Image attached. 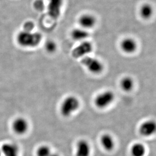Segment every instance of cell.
I'll use <instances>...</instances> for the list:
<instances>
[{
    "label": "cell",
    "mask_w": 156,
    "mask_h": 156,
    "mask_svg": "<svg viewBox=\"0 0 156 156\" xmlns=\"http://www.w3.org/2000/svg\"><path fill=\"white\" fill-rule=\"evenodd\" d=\"M42 36L40 33L23 30L18 34L17 41L20 46L24 47H34L41 42Z\"/></svg>",
    "instance_id": "cell-1"
},
{
    "label": "cell",
    "mask_w": 156,
    "mask_h": 156,
    "mask_svg": "<svg viewBox=\"0 0 156 156\" xmlns=\"http://www.w3.org/2000/svg\"><path fill=\"white\" fill-rule=\"evenodd\" d=\"M80 102L74 96H69L64 100L60 107L61 113L64 117H68L78 110Z\"/></svg>",
    "instance_id": "cell-2"
},
{
    "label": "cell",
    "mask_w": 156,
    "mask_h": 156,
    "mask_svg": "<svg viewBox=\"0 0 156 156\" xmlns=\"http://www.w3.org/2000/svg\"><path fill=\"white\" fill-rule=\"evenodd\" d=\"M81 63L92 73H100L104 69L103 65L100 61L90 56H87L81 58Z\"/></svg>",
    "instance_id": "cell-3"
},
{
    "label": "cell",
    "mask_w": 156,
    "mask_h": 156,
    "mask_svg": "<svg viewBox=\"0 0 156 156\" xmlns=\"http://www.w3.org/2000/svg\"><path fill=\"white\" fill-rule=\"evenodd\" d=\"M115 99V95L112 91L106 90L101 93L94 99V104L100 109H104L110 106Z\"/></svg>",
    "instance_id": "cell-4"
},
{
    "label": "cell",
    "mask_w": 156,
    "mask_h": 156,
    "mask_svg": "<svg viewBox=\"0 0 156 156\" xmlns=\"http://www.w3.org/2000/svg\"><path fill=\"white\" fill-rule=\"evenodd\" d=\"M93 50V44L90 41H84L72 50V56L75 59L83 58L87 56Z\"/></svg>",
    "instance_id": "cell-5"
},
{
    "label": "cell",
    "mask_w": 156,
    "mask_h": 156,
    "mask_svg": "<svg viewBox=\"0 0 156 156\" xmlns=\"http://www.w3.org/2000/svg\"><path fill=\"white\" fill-rule=\"evenodd\" d=\"M12 127L15 133L22 135L25 134L28 131L29 123L25 118L18 117L14 120L12 123Z\"/></svg>",
    "instance_id": "cell-6"
},
{
    "label": "cell",
    "mask_w": 156,
    "mask_h": 156,
    "mask_svg": "<svg viewBox=\"0 0 156 156\" xmlns=\"http://www.w3.org/2000/svg\"><path fill=\"white\" fill-rule=\"evenodd\" d=\"M63 0H49L48 13L50 17L57 19L60 15Z\"/></svg>",
    "instance_id": "cell-7"
},
{
    "label": "cell",
    "mask_w": 156,
    "mask_h": 156,
    "mask_svg": "<svg viewBox=\"0 0 156 156\" xmlns=\"http://www.w3.org/2000/svg\"><path fill=\"white\" fill-rule=\"evenodd\" d=\"M120 47L124 53L131 54L136 50L137 44L134 39L130 37H127L122 40Z\"/></svg>",
    "instance_id": "cell-8"
},
{
    "label": "cell",
    "mask_w": 156,
    "mask_h": 156,
    "mask_svg": "<svg viewBox=\"0 0 156 156\" xmlns=\"http://www.w3.org/2000/svg\"><path fill=\"white\" fill-rule=\"evenodd\" d=\"M156 125L153 120L144 122L140 127V133L144 136H150L155 133Z\"/></svg>",
    "instance_id": "cell-9"
},
{
    "label": "cell",
    "mask_w": 156,
    "mask_h": 156,
    "mask_svg": "<svg viewBox=\"0 0 156 156\" xmlns=\"http://www.w3.org/2000/svg\"><path fill=\"white\" fill-rule=\"evenodd\" d=\"M2 155L4 156H19V147L13 143H6L1 146Z\"/></svg>",
    "instance_id": "cell-10"
},
{
    "label": "cell",
    "mask_w": 156,
    "mask_h": 156,
    "mask_svg": "<svg viewBox=\"0 0 156 156\" xmlns=\"http://www.w3.org/2000/svg\"><path fill=\"white\" fill-rule=\"evenodd\" d=\"M79 23L83 29H89L94 27L96 23V19L90 14H84L80 17Z\"/></svg>",
    "instance_id": "cell-11"
},
{
    "label": "cell",
    "mask_w": 156,
    "mask_h": 156,
    "mask_svg": "<svg viewBox=\"0 0 156 156\" xmlns=\"http://www.w3.org/2000/svg\"><path fill=\"white\" fill-rule=\"evenodd\" d=\"M90 147L88 142L81 140L77 144L76 156H90Z\"/></svg>",
    "instance_id": "cell-12"
},
{
    "label": "cell",
    "mask_w": 156,
    "mask_h": 156,
    "mask_svg": "<svg viewBox=\"0 0 156 156\" xmlns=\"http://www.w3.org/2000/svg\"><path fill=\"white\" fill-rule=\"evenodd\" d=\"M71 37L75 41H84L89 37V33L83 28H75L71 32Z\"/></svg>",
    "instance_id": "cell-13"
},
{
    "label": "cell",
    "mask_w": 156,
    "mask_h": 156,
    "mask_svg": "<svg viewBox=\"0 0 156 156\" xmlns=\"http://www.w3.org/2000/svg\"><path fill=\"white\" fill-rule=\"evenodd\" d=\"M101 143L105 150L108 151L112 150L115 145L113 138L108 134H104L102 136L101 139Z\"/></svg>",
    "instance_id": "cell-14"
},
{
    "label": "cell",
    "mask_w": 156,
    "mask_h": 156,
    "mask_svg": "<svg viewBox=\"0 0 156 156\" xmlns=\"http://www.w3.org/2000/svg\"><path fill=\"white\" fill-rule=\"evenodd\" d=\"M146 153L145 146L140 143H136L131 147V154L132 156H144Z\"/></svg>",
    "instance_id": "cell-15"
},
{
    "label": "cell",
    "mask_w": 156,
    "mask_h": 156,
    "mask_svg": "<svg viewBox=\"0 0 156 156\" xmlns=\"http://www.w3.org/2000/svg\"><path fill=\"white\" fill-rule=\"evenodd\" d=\"M120 86L122 90L125 91H129L134 86V81L130 77H123L120 82Z\"/></svg>",
    "instance_id": "cell-16"
},
{
    "label": "cell",
    "mask_w": 156,
    "mask_h": 156,
    "mask_svg": "<svg viewBox=\"0 0 156 156\" xmlns=\"http://www.w3.org/2000/svg\"><path fill=\"white\" fill-rule=\"evenodd\" d=\"M141 16L144 19H148L152 16L153 14V8L149 4H144L141 6L140 10Z\"/></svg>",
    "instance_id": "cell-17"
},
{
    "label": "cell",
    "mask_w": 156,
    "mask_h": 156,
    "mask_svg": "<svg viewBox=\"0 0 156 156\" xmlns=\"http://www.w3.org/2000/svg\"><path fill=\"white\" fill-rule=\"evenodd\" d=\"M52 153L50 148L47 146H41L38 147L36 152L37 156H49Z\"/></svg>",
    "instance_id": "cell-18"
},
{
    "label": "cell",
    "mask_w": 156,
    "mask_h": 156,
    "mask_svg": "<svg viewBox=\"0 0 156 156\" xmlns=\"http://www.w3.org/2000/svg\"><path fill=\"white\" fill-rule=\"evenodd\" d=\"M45 49L48 53H54L57 50V44L53 41H48L45 44Z\"/></svg>",
    "instance_id": "cell-19"
},
{
    "label": "cell",
    "mask_w": 156,
    "mask_h": 156,
    "mask_svg": "<svg viewBox=\"0 0 156 156\" xmlns=\"http://www.w3.org/2000/svg\"><path fill=\"white\" fill-rule=\"evenodd\" d=\"M34 23L31 21H27L23 25V30L27 31H33L34 28Z\"/></svg>",
    "instance_id": "cell-20"
},
{
    "label": "cell",
    "mask_w": 156,
    "mask_h": 156,
    "mask_svg": "<svg viewBox=\"0 0 156 156\" xmlns=\"http://www.w3.org/2000/svg\"><path fill=\"white\" fill-rule=\"evenodd\" d=\"M49 156H59V155L57 154H54V153H51V155Z\"/></svg>",
    "instance_id": "cell-21"
},
{
    "label": "cell",
    "mask_w": 156,
    "mask_h": 156,
    "mask_svg": "<svg viewBox=\"0 0 156 156\" xmlns=\"http://www.w3.org/2000/svg\"><path fill=\"white\" fill-rule=\"evenodd\" d=\"M2 155V153L1 147L0 146V156H1Z\"/></svg>",
    "instance_id": "cell-22"
}]
</instances>
